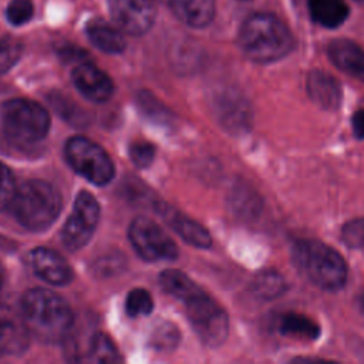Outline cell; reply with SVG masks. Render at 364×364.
<instances>
[{"label": "cell", "mask_w": 364, "mask_h": 364, "mask_svg": "<svg viewBox=\"0 0 364 364\" xmlns=\"http://www.w3.org/2000/svg\"><path fill=\"white\" fill-rule=\"evenodd\" d=\"M21 44L13 37L0 38V74L7 73L20 58Z\"/></svg>", "instance_id": "cell-24"}, {"label": "cell", "mask_w": 364, "mask_h": 364, "mask_svg": "<svg viewBox=\"0 0 364 364\" xmlns=\"http://www.w3.org/2000/svg\"><path fill=\"white\" fill-rule=\"evenodd\" d=\"M108 3L117 27L124 33L141 36L154 24L156 16L154 0H108Z\"/></svg>", "instance_id": "cell-10"}, {"label": "cell", "mask_w": 364, "mask_h": 364, "mask_svg": "<svg viewBox=\"0 0 364 364\" xmlns=\"http://www.w3.org/2000/svg\"><path fill=\"white\" fill-rule=\"evenodd\" d=\"M253 289L262 299H274L284 291V279L277 272H262L255 279Z\"/></svg>", "instance_id": "cell-21"}, {"label": "cell", "mask_w": 364, "mask_h": 364, "mask_svg": "<svg viewBox=\"0 0 364 364\" xmlns=\"http://www.w3.org/2000/svg\"><path fill=\"white\" fill-rule=\"evenodd\" d=\"M154 309V300L145 289H134L128 293L125 301V310L128 316L138 317L149 314Z\"/></svg>", "instance_id": "cell-23"}, {"label": "cell", "mask_w": 364, "mask_h": 364, "mask_svg": "<svg viewBox=\"0 0 364 364\" xmlns=\"http://www.w3.org/2000/svg\"><path fill=\"white\" fill-rule=\"evenodd\" d=\"M328 57L336 67L346 74L364 81V50L346 38L334 40L327 48Z\"/></svg>", "instance_id": "cell-13"}, {"label": "cell", "mask_w": 364, "mask_h": 364, "mask_svg": "<svg viewBox=\"0 0 364 364\" xmlns=\"http://www.w3.org/2000/svg\"><path fill=\"white\" fill-rule=\"evenodd\" d=\"M277 330L289 337H297L303 340H316L320 336V327L310 317L289 311L279 317Z\"/></svg>", "instance_id": "cell-19"}, {"label": "cell", "mask_w": 364, "mask_h": 364, "mask_svg": "<svg viewBox=\"0 0 364 364\" xmlns=\"http://www.w3.org/2000/svg\"><path fill=\"white\" fill-rule=\"evenodd\" d=\"M3 282H4V272H3V269L0 266V289L3 287Z\"/></svg>", "instance_id": "cell-32"}, {"label": "cell", "mask_w": 364, "mask_h": 364, "mask_svg": "<svg viewBox=\"0 0 364 364\" xmlns=\"http://www.w3.org/2000/svg\"><path fill=\"white\" fill-rule=\"evenodd\" d=\"M64 154L71 168L94 185H105L114 178L115 169L109 155L85 136L70 138Z\"/></svg>", "instance_id": "cell-7"}, {"label": "cell", "mask_w": 364, "mask_h": 364, "mask_svg": "<svg viewBox=\"0 0 364 364\" xmlns=\"http://www.w3.org/2000/svg\"><path fill=\"white\" fill-rule=\"evenodd\" d=\"M16 191V181L11 171L3 162H0V209L11 203Z\"/></svg>", "instance_id": "cell-30"}, {"label": "cell", "mask_w": 364, "mask_h": 364, "mask_svg": "<svg viewBox=\"0 0 364 364\" xmlns=\"http://www.w3.org/2000/svg\"><path fill=\"white\" fill-rule=\"evenodd\" d=\"M129 240L138 255L149 262L178 257L173 240L151 219L136 218L129 225Z\"/></svg>", "instance_id": "cell-8"}, {"label": "cell", "mask_w": 364, "mask_h": 364, "mask_svg": "<svg viewBox=\"0 0 364 364\" xmlns=\"http://www.w3.org/2000/svg\"><path fill=\"white\" fill-rule=\"evenodd\" d=\"M121 31L102 18H94L87 24L90 41L101 51L109 54H118L125 48V38Z\"/></svg>", "instance_id": "cell-17"}, {"label": "cell", "mask_w": 364, "mask_h": 364, "mask_svg": "<svg viewBox=\"0 0 364 364\" xmlns=\"http://www.w3.org/2000/svg\"><path fill=\"white\" fill-rule=\"evenodd\" d=\"M161 213L164 215V219L173 228V230L189 245L202 249H206L212 245L209 232L198 222L179 215L166 205H161Z\"/></svg>", "instance_id": "cell-15"}, {"label": "cell", "mask_w": 364, "mask_h": 364, "mask_svg": "<svg viewBox=\"0 0 364 364\" xmlns=\"http://www.w3.org/2000/svg\"><path fill=\"white\" fill-rule=\"evenodd\" d=\"M179 333L178 328L169 323H164L161 327L155 328L152 334V344L159 350H171L178 344Z\"/></svg>", "instance_id": "cell-29"}, {"label": "cell", "mask_w": 364, "mask_h": 364, "mask_svg": "<svg viewBox=\"0 0 364 364\" xmlns=\"http://www.w3.org/2000/svg\"><path fill=\"white\" fill-rule=\"evenodd\" d=\"M100 219V205L88 192H80L75 198L73 213L68 216L61 232L63 243L71 249L78 250L85 246Z\"/></svg>", "instance_id": "cell-9"}, {"label": "cell", "mask_w": 364, "mask_h": 364, "mask_svg": "<svg viewBox=\"0 0 364 364\" xmlns=\"http://www.w3.org/2000/svg\"><path fill=\"white\" fill-rule=\"evenodd\" d=\"M239 46L250 60L272 63L287 55L294 46L289 28L273 14L257 13L245 20L239 31Z\"/></svg>", "instance_id": "cell-1"}, {"label": "cell", "mask_w": 364, "mask_h": 364, "mask_svg": "<svg viewBox=\"0 0 364 364\" xmlns=\"http://www.w3.org/2000/svg\"><path fill=\"white\" fill-rule=\"evenodd\" d=\"M75 88L90 101L105 102L114 92L112 80L91 63H80L73 71Z\"/></svg>", "instance_id": "cell-11"}, {"label": "cell", "mask_w": 364, "mask_h": 364, "mask_svg": "<svg viewBox=\"0 0 364 364\" xmlns=\"http://www.w3.org/2000/svg\"><path fill=\"white\" fill-rule=\"evenodd\" d=\"M88 360L97 363H117L119 360L118 351L112 341L102 333L92 336L88 350Z\"/></svg>", "instance_id": "cell-22"}, {"label": "cell", "mask_w": 364, "mask_h": 364, "mask_svg": "<svg viewBox=\"0 0 364 364\" xmlns=\"http://www.w3.org/2000/svg\"><path fill=\"white\" fill-rule=\"evenodd\" d=\"M173 14L191 27L208 26L215 14L213 0H168Z\"/></svg>", "instance_id": "cell-16"}, {"label": "cell", "mask_w": 364, "mask_h": 364, "mask_svg": "<svg viewBox=\"0 0 364 364\" xmlns=\"http://www.w3.org/2000/svg\"><path fill=\"white\" fill-rule=\"evenodd\" d=\"M28 330L43 341H58L73 324V311L67 301L47 289H31L21 300Z\"/></svg>", "instance_id": "cell-2"}, {"label": "cell", "mask_w": 364, "mask_h": 364, "mask_svg": "<svg viewBox=\"0 0 364 364\" xmlns=\"http://www.w3.org/2000/svg\"><path fill=\"white\" fill-rule=\"evenodd\" d=\"M361 307H363V310H364V294H363V297H361Z\"/></svg>", "instance_id": "cell-33"}, {"label": "cell", "mask_w": 364, "mask_h": 364, "mask_svg": "<svg viewBox=\"0 0 364 364\" xmlns=\"http://www.w3.org/2000/svg\"><path fill=\"white\" fill-rule=\"evenodd\" d=\"M294 263L316 286L326 290H337L347 280V264L341 255L327 245L301 239L293 246Z\"/></svg>", "instance_id": "cell-4"}, {"label": "cell", "mask_w": 364, "mask_h": 364, "mask_svg": "<svg viewBox=\"0 0 364 364\" xmlns=\"http://www.w3.org/2000/svg\"><path fill=\"white\" fill-rule=\"evenodd\" d=\"M307 92L310 98L326 109H334L338 107L341 100V88L334 77L330 74L314 70L307 77Z\"/></svg>", "instance_id": "cell-14"}, {"label": "cell", "mask_w": 364, "mask_h": 364, "mask_svg": "<svg viewBox=\"0 0 364 364\" xmlns=\"http://www.w3.org/2000/svg\"><path fill=\"white\" fill-rule=\"evenodd\" d=\"M183 304L193 330L205 344L216 347L225 341L229 328L228 314L210 296L198 287Z\"/></svg>", "instance_id": "cell-6"}, {"label": "cell", "mask_w": 364, "mask_h": 364, "mask_svg": "<svg viewBox=\"0 0 364 364\" xmlns=\"http://www.w3.org/2000/svg\"><path fill=\"white\" fill-rule=\"evenodd\" d=\"M10 205L20 225L31 230H43L58 218L63 200L54 185L33 179L17 188Z\"/></svg>", "instance_id": "cell-3"}, {"label": "cell", "mask_w": 364, "mask_h": 364, "mask_svg": "<svg viewBox=\"0 0 364 364\" xmlns=\"http://www.w3.org/2000/svg\"><path fill=\"white\" fill-rule=\"evenodd\" d=\"M307 4L311 18L327 28L341 26L348 16V7L344 0H309Z\"/></svg>", "instance_id": "cell-18"}, {"label": "cell", "mask_w": 364, "mask_h": 364, "mask_svg": "<svg viewBox=\"0 0 364 364\" xmlns=\"http://www.w3.org/2000/svg\"><path fill=\"white\" fill-rule=\"evenodd\" d=\"M34 273L44 282L55 286L67 284L73 279V270L65 259L48 247H37L30 253Z\"/></svg>", "instance_id": "cell-12"}, {"label": "cell", "mask_w": 364, "mask_h": 364, "mask_svg": "<svg viewBox=\"0 0 364 364\" xmlns=\"http://www.w3.org/2000/svg\"><path fill=\"white\" fill-rule=\"evenodd\" d=\"M129 156H131V161L136 166L145 168V166L151 165L152 161H154L155 146L152 144H149L148 141H144V139L134 141L129 146Z\"/></svg>", "instance_id": "cell-28"}, {"label": "cell", "mask_w": 364, "mask_h": 364, "mask_svg": "<svg viewBox=\"0 0 364 364\" xmlns=\"http://www.w3.org/2000/svg\"><path fill=\"white\" fill-rule=\"evenodd\" d=\"M34 13L31 0H11L6 10V17L13 26H21L27 23Z\"/></svg>", "instance_id": "cell-26"}, {"label": "cell", "mask_w": 364, "mask_h": 364, "mask_svg": "<svg viewBox=\"0 0 364 364\" xmlns=\"http://www.w3.org/2000/svg\"><path fill=\"white\" fill-rule=\"evenodd\" d=\"M353 132L357 138H364V108L354 112L351 118Z\"/></svg>", "instance_id": "cell-31"}, {"label": "cell", "mask_w": 364, "mask_h": 364, "mask_svg": "<svg viewBox=\"0 0 364 364\" xmlns=\"http://www.w3.org/2000/svg\"><path fill=\"white\" fill-rule=\"evenodd\" d=\"M21 338L17 328L6 320H0V357L18 350Z\"/></svg>", "instance_id": "cell-27"}, {"label": "cell", "mask_w": 364, "mask_h": 364, "mask_svg": "<svg viewBox=\"0 0 364 364\" xmlns=\"http://www.w3.org/2000/svg\"><path fill=\"white\" fill-rule=\"evenodd\" d=\"M159 282H161L162 289L166 293L172 294L173 297H176L182 301L199 287L186 274H183L179 270H173V269L162 272L159 276Z\"/></svg>", "instance_id": "cell-20"}, {"label": "cell", "mask_w": 364, "mask_h": 364, "mask_svg": "<svg viewBox=\"0 0 364 364\" xmlns=\"http://www.w3.org/2000/svg\"><path fill=\"white\" fill-rule=\"evenodd\" d=\"M343 242L351 249L364 247V219L357 218L347 222L341 229Z\"/></svg>", "instance_id": "cell-25"}, {"label": "cell", "mask_w": 364, "mask_h": 364, "mask_svg": "<svg viewBox=\"0 0 364 364\" xmlns=\"http://www.w3.org/2000/svg\"><path fill=\"white\" fill-rule=\"evenodd\" d=\"M1 122L6 134L21 144L41 141L50 129V115L44 107L26 98H14L4 102Z\"/></svg>", "instance_id": "cell-5"}, {"label": "cell", "mask_w": 364, "mask_h": 364, "mask_svg": "<svg viewBox=\"0 0 364 364\" xmlns=\"http://www.w3.org/2000/svg\"><path fill=\"white\" fill-rule=\"evenodd\" d=\"M355 1H364V0H355Z\"/></svg>", "instance_id": "cell-34"}]
</instances>
